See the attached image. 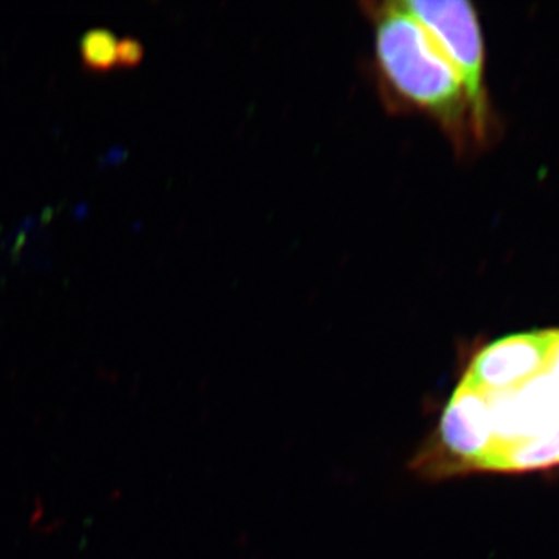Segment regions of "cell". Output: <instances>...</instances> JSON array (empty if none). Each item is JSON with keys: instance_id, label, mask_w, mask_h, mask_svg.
<instances>
[{"instance_id": "cell-1", "label": "cell", "mask_w": 559, "mask_h": 559, "mask_svg": "<svg viewBox=\"0 0 559 559\" xmlns=\"http://www.w3.org/2000/svg\"><path fill=\"white\" fill-rule=\"evenodd\" d=\"M559 466V326L487 342L466 360L411 460L426 481Z\"/></svg>"}, {"instance_id": "cell-2", "label": "cell", "mask_w": 559, "mask_h": 559, "mask_svg": "<svg viewBox=\"0 0 559 559\" xmlns=\"http://www.w3.org/2000/svg\"><path fill=\"white\" fill-rule=\"evenodd\" d=\"M374 32V58L389 97L425 114L460 150L484 145L465 86L428 32L401 2L364 3Z\"/></svg>"}, {"instance_id": "cell-3", "label": "cell", "mask_w": 559, "mask_h": 559, "mask_svg": "<svg viewBox=\"0 0 559 559\" xmlns=\"http://www.w3.org/2000/svg\"><path fill=\"white\" fill-rule=\"evenodd\" d=\"M404 9L423 25L465 86L484 143L489 139L491 108L485 86V47L476 10L466 0H407Z\"/></svg>"}, {"instance_id": "cell-4", "label": "cell", "mask_w": 559, "mask_h": 559, "mask_svg": "<svg viewBox=\"0 0 559 559\" xmlns=\"http://www.w3.org/2000/svg\"><path fill=\"white\" fill-rule=\"evenodd\" d=\"M81 55L87 68L106 70L117 62V39L106 28H94L81 38Z\"/></svg>"}, {"instance_id": "cell-5", "label": "cell", "mask_w": 559, "mask_h": 559, "mask_svg": "<svg viewBox=\"0 0 559 559\" xmlns=\"http://www.w3.org/2000/svg\"><path fill=\"white\" fill-rule=\"evenodd\" d=\"M143 53H145V49H143V44L140 43L138 38H132V36H127V38H121L117 40V62L121 66H135L142 61Z\"/></svg>"}]
</instances>
